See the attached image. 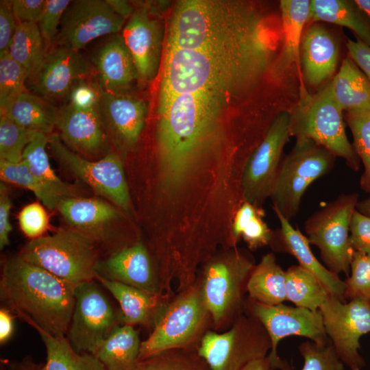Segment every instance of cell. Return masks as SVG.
<instances>
[{
    "mask_svg": "<svg viewBox=\"0 0 370 370\" xmlns=\"http://www.w3.org/2000/svg\"><path fill=\"white\" fill-rule=\"evenodd\" d=\"M230 98L210 92L184 93L158 103L157 153L160 183L179 193L217 143Z\"/></svg>",
    "mask_w": 370,
    "mask_h": 370,
    "instance_id": "cell-1",
    "label": "cell"
},
{
    "mask_svg": "<svg viewBox=\"0 0 370 370\" xmlns=\"http://www.w3.org/2000/svg\"><path fill=\"white\" fill-rule=\"evenodd\" d=\"M282 36L276 33L225 50L165 47L158 103L184 93L238 96L270 73Z\"/></svg>",
    "mask_w": 370,
    "mask_h": 370,
    "instance_id": "cell-2",
    "label": "cell"
},
{
    "mask_svg": "<svg viewBox=\"0 0 370 370\" xmlns=\"http://www.w3.org/2000/svg\"><path fill=\"white\" fill-rule=\"evenodd\" d=\"M281 29L241 1L184 0L173 11L165 47L225 50L265 38Z\"/></svg>",
    "mask_w": 370,
    "mask_h": 370,
    "instance_id": "cell-3",
    "label": "cell"
},
{
    "mask_svg": "<svg viewBox=\"0 0 370 370\" xmlns=\"http://www.w3.org/2000/svg\"><path fill=\"white\" fill-rule=\"evenodd\" d=\"M75 287L19 255L3 262L0 279L3 307L36 330L53 336L66 335Z\"/></svg>",
    "mask_w": 370,
    "mask_h": 370,
    "instance_id": "cell-4",
    "label": "cell"
},
{
    "mask_svg": "<svg viewBox=\"0 0 370 370\" xmlns=\"http://www.w3.org/2000/svg\"><path fill=\"white\" fill-rule=\"evenodd\" d=\"M256 265L248 251L235 247L214 254L197 275L214 331L228 329L244 314L247 284Z\"/></svg>",
    "mask_w": 370,
    "mask_h": 370,
    "instance_id": "cell-5",
    "label": "cell"
},
{
    "mask_svg": "<svg viewBox=\"0 0 370 370\" xmlns=\"http://www.w3.org/2000/svg\"><path fill=\"white\" fill-rule=\"evenodd\" d=\"M18 255L76 286L96 280L101 252L90 235L71 227L30 240Z\"/></svg>",
    "mask_w": 370,
    "mask_h": 370,
    "instance_id": "cell-6",
    "label": "cell"
},
{
    "mask_svg": "<svg viewBox=\"0 0 370 370\" xmlns=\"http://www.w3.org/2000/svg\"><path fill=\"white\" fill-rule=\"evenodd\" d=\"M212 328L197 278L193 286L169 301L149 336L141 341L138 360L171 349H197Z\"/></svg>",
    "mask_w": 370,
    "mask_h": 370,
    "instance_id": "cell-7",
    "label": "cell"
},
{
    "mask_svg": "<svg viewBox=\"0 0 370 370\" xmlns=\"http://www.w3.org/2000/svg\"><path fill=\"white\" fill-rule=\"evenodd\" d=\"M290 115L291 136L311 140L343 158L350 169H359L360 159L345 132L343 110L335 101L329 83L317 94L301 100Z\"/></svg>",
    "mask_w": 370,
    "mask_h": 370,
    "instance_id": "cell-8",
    "label": "cell"
},
{
    "mask_svg": "<svg viewBox=\"0 0 370 370\" xmlns=\"http://www.w3.org/2000/svg\"><path fill=\"white\" fill-rule=\"evenodd\" d=\"M271 348L262 323L244 313L224 332L208 330L197 352L210 370H241L251 361L267 357Z\"/></svg>",
    "mask_w": 370,
    "mask_h": 370,
    "instance_id": "cell-9",
    "label": "cell"
},
{
    "mask_svg": "<svg viewBox=\"0 0 370 370\" xmlns=\"http://www.w3.org/2000/svg\"><path fill=\"white\" fill-rule=\"evenodd\" d=\"M335 156L309 139H296L291 152L282 161L271 198L273 209L288 221L297 215L308 186L328 173Z\"/></svg>",
    "mask_w": 370,
    "mask_h": 370,
    "instance_id": "cell-10",
    "label": "cell"
},
{
    "mask_svg": "<svg viewBox=\"0 0 370 370\" xmlns=\"http://www.w3.org/2000/svg\"><path fill=\"white\" fill-rule=\"evenodd\" d=\"M358 194L339 195L305 222L304 230L310 244L319 249L325 267L336 275L350 273L354 250L349 243V225L356 209Z\"/></svg>",
    "mask_w": 370,
    "mask_h": 370,
    "instance_id": "cell-11",
    "label": "cell"
},
{
    "mask_svg": "<svg viewBox=\"0 0 370 370\" xmlns=\"http://www.w3.org/2000/svg\"><path fill=\"white\" fill-rule=\"evenodd\" d=\"M244 313L258 319L266 330L271 343L268 358L273 369L292 370L289 363L280 358L277 352L280 341L290 336L308 338L317 344L330 342L319 310L290 306L282 304H263L247 297Z\"/></svg>",
    "mask_w": 370,
    "mask_h": 370,
    "instance_id": "cell-12",
    "label": "cell"
},
{
    "mask_svg": "<svg viewBox=\"0 0 370 370\" xmlns=\"http://www.w3.org/2000/svg\"><path fill=\"white\" fill-rule=\"evenodd\" d=\"M119 325H123L121 310L114 308L95 280L76 286L75 305L66 334L76 351L94 355Z\"/></svg>",
    "mask_w": 370,
    "mask_h": 370,
    "instance_id": "cell-13",
    "label": "cell"
},
{
    "mask_svg": "<svg viewBox=\"0 0 370 370\" xmlns=\"http://www.w3.org/2000/svg\"><path fill=\"white\" fill-rule=\"evenodd\" d=\"M290 118L288 111L279 113L246 161L241 180L245 201L260 207L267 197H271L282 161L283 149L291 136Z\"/></svg>",
    "mask_w": 370,
    "mask_h": 370,
    "instance_id": "cell-14",
    "label": "cell"
},
{
    "mask_svg": "<svg viewBox=\"0 0 370 370\" xmlns=\"http://www.w3.org/2000/svg\"><path fill=\"white\" fill-rule=\"evenodd\" d=\"M49 144L54 156L74 175L122 210L130 212L129 188L117 154L110 153L97 161H90L68 147L58 134L50 135Z\"/></svg>",
    "mask_w": 370,
    "mask_h": 370,
    "instance_id": "cell-15",
    "label": "cell"
},
{
    "mask_svg": "<svg viewBox=\"0 0 370 370\" xmlns=\"http://www.w3.org/2000/svg\"><path fill=\"white\" fill-rule=\"evenodd\" d=\"M319 310L341 360L351 369H362L365 362L359 353L360 339L370 334V304L359 298L342 301L330 295Z\"/></svg>",
    "mask_w": 370,
    "mask_h": 370,
    "instance_id": "cell-16",
    "label": "cell"
},
{
    "mask_svg": "<svg viewBox=\"0 0 370 370\" xmlns=\"http://www.w3.org/2000/svg\"><path fill=\"white\" fill-rule=\"evenodd\" d=\"M125 18L116 14L106 1H71L65 10L54 45L76 51L93 40L123 29Z\"/></svg>",
    "mask_w": 370,
    "mask_h": 370,
    "instance_id": "cell-17",
    "label": "cell"
},
{
    "mask_svg": "<svg viewBox=\"0 0 370 370\" xmlns=\"http://www.w3.org/2000/svg\"><path fill=\"white\" fill-rule=\"evenodd\" d=\"M94 73L93 65L88 63L79 51L54 45L47 53L32 84L45 99L60 100L69 97L75 85Z\"/></svg>",
    "mask_w": 370,
    "mask_h": 370,
    "instance_id": "cell-18",
    "label": "cell"
},
{
    "mask_svg": "<svg viewBox=\"0 0 370 370\" xmlns=\"http://www.w3.org/2000/svg\"><path fill=\"white\" fill-rule=\"evenodd\" d=\"M97 278L118 282L152 294H163L158 269L141 241L100 260Z\"/></svg>",
    "mask_w": 370,
    "mask_h": 370,
    "instance_id": "cell-19",
    "label": "cell"
},
{
    "mask_svg": "<svg viewBox=\"0 0 370 370\" xmlns=\"http://www.w3.org/2000/svg\"><path fill=\"white\" fill-rule=\"evenodd\" d=\"M123 40L132 56L138 79L149 81L159 67L162 29L147 8H136L122 29Z\"/></svg>",
    "mask_w": 370,
    "mask_h": 370,
    "instance_id": "cell-20",
    "label": "cell"
},
{
    "mask_svg": "<svg viewBox=\"0 0 370 370\" xmlns=\"http://www.w3.org/2000/svg\"><path fill=\"white\" fill-rule=\"evenodd\" d=\"M98 110L105 130L115 143L130 147L138 142L147 114L145 101L128 94L116 95L99 88Z\"/></svg>",
    "mask_w": 370,
    "mask_h": 370,
    "instance_id": "cell-21",
    "label": "cell"
},
{
    "mask_svg": "<svg viewBox=\"0 0 370 370\" xmlns=\"http://www.w3.org/2000/svg\"><path fill=\"white\" fill-rule=\"evenodd\" d=\"M56 208L71 227L95 239L101 254L103 247L107 248L108 256L119 250L104 230L121 217V213L116 207L97 198L73 197L61 199Z\"/></svg>",
    "mask_w": 370,
    "mask_h": 370,
    "instance_id": "cell-22",
    "label": "cell"
},
{
    "mask_svg": "<svg viewBox=\"0 0 370 370\" xmlns=\"http://www.w3.org/2000/svg\"><path fill=\"white\" fill-rule=\"evenodd\" d=\"M280 223V229L274 233L271 243L273 249L293 256L304 269L312 273L325 286L331 296L345 301L346 285L338 275L323 265L312 253L305 235L295 229L282 214L273 209Z\"/></svg>",
    "mask_w": 370,
    "mask_h": 370,
    "instance_id": "cell-23",
    "label": "cell"
},
{
    "mask_svg": "<svg viewBox=\"0 0 370 370\" xmlns=\"http://www.w3.org/2000/svg\"><path fill=\"white\" fill-rule=\"evenodd\" d=\"M56 127L61 140L73 151L95 154L104 147L106 136L98 104L90 108L65 104L59 108Z\"/></svg>",
    "mask_w": 370,
    "mask_h": 370,
    "instance_id": "cell-24",
    "label": "cell"
},
{
    "mask_svg": "<svg viewBox=\"0 0 370 370\" xmlns=\"http://www.w3.org/2000/svg\"><path fill=\"white\" fill-rule=\"evenodd\" d=\"M338 61V42L329 29L319 23L308 25L301 42L302 76L312 86L331 78Z\"/></svg>",
    "mask_w": 370,
    "mask_h": 370,
    "instance_id": "cell-25",
    "label": "cell"
},
{
    "mask_svg": "<svg viewBox=\"0 0 370 370\" xmlns=\"http://www.w3.org/2000/svg\"><path fill=\"white\" fill-rule=\"evenodd\" d=\"M98 86L103 91L128 94L138 79L132 56L121 35H111L97 50L92 58Z\"/></svg>",
    "mask_w": 370,
    "mask_h": 370,
    "instance_id": "cell-26",
    "label": "cell"
},
{
    "mask_svg": "<svg viewBox=\"0 0 370 370\" xmlns=\"http://www.w3.org/2000/svg\"><path fill=\"white\" fill-rule=\"evenodd\" d=\"M309 0H282L280 2L282 38L280 49L270 71L273 79H281L291 69L300 73V49L308 25Z\"/></svg>",
    "mask_w": 370,
    "mask_h": 370,
    "instance_id": "cell-27",
    "label": "cell"
},
{
    "mask_svg": "<svg viewBox=\"0 0 370 370\" xmlns=\"http://www.w3.org/2000/svg\"><path fill=\"white\" fill-rule=\"evenodd\" d=\"M96 280L119 302L122 323L125 325H140L151 330L169 301L174 297L165 294H152L101 278H97Z\"/></svg>",
    "mask_w": 370,
    "mask_h": 370,
    "instance_id": "cell-28",
    "label": "cell"
},
{
    "mask_svg": "<svg viewBox=\"0 0 370 370\" xmlns=\"http://www.w3.org/2000/svg\"><path fill=\"white\" fill-rule=\"evenodd\" d=\"M1 116L30 131L51 134L58 120L59 109L48 100L29 92H21L0 106Z\"/></svg>",
    "mask_w": 370,
    "mask_h": 370,
    "instance_id": "cell-29",
    "label": "cell"
},
{
    "mask_svg": "<svg viewBox=\"0 0 370 370\" xmlns=\"http://www.w3.org/2000/svg\"><path fill=\"white\" fill-rule=\"evenodd\" d=\"M319 22L347 27L370 47V20L355 0L310 1L308 25Z\"/></svg>",
    "mask_w": 370,
    "mask_h": 370,
    "instance_id": "cell-30",
    "label": "cell"
},
{
    "mask_svg": "<svg viewBox=\"0 0 370 370\" xmlns=\"http://www.w3.org/2000/svg\"><path fill=\"white\" fill-rule=\"evenodd\" d=\"M329 84L343 112L370 110V81L349 57L342 61Z\"/></svg>",
    "mask_w": 370,
    "mask_h": 370,
    "instance_id": "cell-31",
    "label": "cell"
},
{
    "mask_svg": "<svg viewBox=\"0 0 370 370\" xmlns=\"http://www.w3.org/2000/svg\"><path fill=\"white\" fill-rule=\"evenodd\" d=\"M141 341L134 326L117 325L101 343L94 354L106 370H134Z\"/></svg>",
    "mask_w": 370,
    "mask_h": 370,
    "instance_id": "cell-32",
    "label": "cell"
},
{
    "mask_svg": "<svg viewBox=\"0 0 370 370\" xmlns=\"http://www.w3.org/2000/svg\"><path fill=\"white\" fill-rule=\"evenodd\" d=\"M285 280V271L277 263L274 254H266L249 277L247 297L269 306L282 304L286 300Z\"/></svg>",
    "mask_w": 370,
    "mask_h": 370,
    "instance_id": "cell-33",
    "label": "cell"
},
{
    "mask_svg": "<svg viewBox=\"0 0 370 370\" xmlns=\"http://www.w3.org/2000/svg\"><path fill=\"white\" fill-rule=\"evenodd\" d=\"M10 56L24 69L31 82L39 73L48 53L38 25L17 23L8 50Z\"/></svg>",
    "mask_w": 370,
    "mask_h": 370,
    "instance_id": "cell-34",
    "label": "cell"
},
{
    "mask_svg": "<svg viewBox=\"0 0 370 370\" xmlns=\"http://www.w3.org/2000/svg\"><path fill=\"white\" fill-rule=\"evenodd\" d=\"M46 350V362L41 370H106L93 354L78 352L66 336H53L36 330Z\"/></svg>",
    "mask_w": 370,
    "mask_h": 370,
    "instance_id": "cell-35",
    "label": "cell"
},
{
    "mask_svg": "<svg viewBox=\"0 0 370 370\" xmlns=\"http://www.w3.org/2000/svg\"><path fill=\"white\" fill-rule=\"evenodd\" d=\"M48 143L49 136L38 132L23 151L21 160L27 164L41 184L60 200L77 197L76 190L61 180L51 167L46 151Z\"/></svg>",
    "mask_w": 370,
    "mask_h": 370,
    "instance_id": "cell-36",
    "label": "cell"
},
{
    "mask_svg": "<svg viewBox=\"0 0 370 370\" xmlns=\"http://www.w3.org/2000/svg\"><path fill=\"white\" fill-rule=\"evenodd\" d=\"M285 278L286 300L295 306L317 311L330 295L320 281L299 264L289 267Z\"/></svg>",
    "mask_w": 370,
    "mask_h": 370,
    "instance_id": "cell-37",
    "label": "cell"
},
{
    "mask_svg": "<svg viewBox=\"0 0 370 370\" xmlns=\"http://www.w3.org/2000/svg\"><path fill=\"white\" fill-rule=\"evenodd\" d=\"M264 210L244 201L238 209L232 227V239L235 244L241 237L250 250L271 245L274 232L263 220Z\"/></svg>",
    "mask_w": 370,
    "mask_h": 370,
    "instance_id": "cell-38",
    "label": "cell"
},
{
    "mask_svg": "<svg viewBox=\"0 0 370 370\" xmlns=\"http://www.w3.org/2000/svg\"><path fill=\"white\" fill-rule=\"evenodd\" d=\"M134 370H210L197 349H171L139 360Z\"/></svg>",
    "mask_w": 370,
    "mask_h": 370,
    "instance_id": "cell-39",
    "label": "cell"
},
{
    "mask_svg": "<svg viewBox=\"0 0 370 370\" xmlns=\"http://www.w3.org/2000/svg\"><path fill=\"white\" fill-rule=\"evenodd\" d=\"M345 120L353 136L354 151L364 166L360 186L370 194V110L347 111Z\"/></svg>",
    "mask_w": 370,
    "mask_h": 370,
    "instance_id": "cell-40",
    "label": "cell"
},
{
    "mask_svg": "<svg viewBox=\"0 0 370 370\" xmlns=\"http://www.w3.org/2000/svg\"><path fill=\"white\" fill-rule=\"evenodd\" d=\"M0 175L3 181L32 191L49 210L57 208L60 199L41 184L23 160L12 163L0 160Z\"/></svg>",
    "mask_w": 370,
    "mask_h": 370,
    "instance_id": "cell-41",
    "label": "cell"
},
{
    "mask_svg": "<svg viewBox=\"0 0 370 370\" xmlns=\"http://www.w3.org/2000/svg\"><path fill=\"white\" fill-rule=\"evenodd\" d=\"M38 132L27 130L4 116L0 117V160L21 161L25 147Z\"/></svg>",
    "mask_w": 370,
    "mask_h": 370,
    "instance_id": "cell-42",
    "label": "cell"
},
{
    "mask_svg": "<svg viewBox=\"0 0 370 370\" xmlns=\"http://www.w3.org/2000/svg\"><path fill=\"white\" fill-rule=\"evenodd\" d=\"M299 352L304 358L301 370H344V363L331 341L324 345L312 341L302 342Z\"/></svg>",
    "mask_w": 370,
    "mask_h": 370,
    "instance_id": "cell-43",
    "label": "cell"
},
{
    "mask_svg": "<svg viewBox=\"0 0 370 370\" xmlns=\"http://www.w3.org/2000/svg\"><path fill=\"white\" fill-rule=\"evenodd\" d=\"M344 281L345 300L359 298L370 304V256L354 251L350 273Z\"/></svg>",
    "mask_w": 370,
    "mask_h": 370,
    "instance_id": "cell-44",
    "label": "cell"
},
{
    "mask_svg": "<svg viewBox=\"0 0 370 370\" xmlns=\"http://www.w3.org/2000/svg\"><path fill=\"white\" fill-rule=\"evenodd\" d=\"M26 79L24 69L8 51L0 53V106L28 90L25 86Z\"/></svg>",
    "mask_w": 370,
    "mask_h": 370,
    "instance_id": "cell-45",
    "label": "cell"
},
{
    "mask_svg": "<svg viewBox=\"0 0 370 370\" xmlns=\"http://www.w3.org/2000/svg\"><path fill=\"white\" fill-rule=\"evenodd\" d=\"M69 0H46L39 21V29L47 51L54 46L63 14L71 3Z\"/></svg>",
    "mask_w": 370,
    "mask_h": 370,
    "instance_id": "cell-46",
    "label": "cell"
},
{
    "mask_svg": "<svg viewBox=\"0 0 370 370\" xmlns=\"http://www.w3.org/2000/svg\"><path fill=\"white\" fill-rule=\"evenodd\" d=\"M18 223L23 232L32 239L42 236L49 226V217L38 203L25 206L18 214Z\"/></svg>",
    "mask_w": 370,
    "mask_h": 370,
    "instance_id": "cell-47",
    "label": "cell"
},
{
    "mask_svg": "<svg viewBox=\"0 0 370 370\" xmlns=\"http://www.w3.org/2000/svg\"><path fill=\"white\" fill-rule=\"evenodd\" d=\"M349 243L354 251L370 256V217L356 209L350 222Z\"/></svg>",
    "mask_w": 370,
    "mask_h": 370,
    "instance_id": "cell-48",
    "label": "cell"
},
{
    "mask_svg": "<svg viewBox=\"0 0 370 370\" xmlns=\"http://www.w3.org/2000/svg\"><path fill=\"white\" fill-rule=\"evenodd\" d=\"M46 0H14L12 8L17 23H38Z\"/></svg>",
    "mask_w": 370,
    "mask_h": 370,
    "instance_id": "cell-49",
    "label": "cell"
},
{
    "mask_svg": "<svg viewBox=\"0 0 370 370\" xmlns=\"http://www.w3.org/2000/svg\"><path fill=\"white\" fill-rule=\"evenodd\" d=\"M99 88L86 80L74 86L69 95V103L79 108H90L97 106Z\"/></svg>",
    "mask_w": 370,
    "mask_h": 370,
    "instance_id": "cell-50",
    "label": "cell"
},
{
    "mask_svg": "<svg viewBox=\"0 0 370 370\" xmlns=\"http://www.w3.org/2000/svg\"><path fill=\"white\" fill-rule=\"evenodd\" d=\"M17 21L12 8V1L0 3V53L8 51L14 34Z\"/></svg>",
    "mask_w": 370,
    "mask_h": 370,
    "instance_id": "cell-51",
    "label": "cell"
},
{
    "mask_svg": "<svg viewBox=\"0 0 370 370\" xmlns=\"http://www.w3.org/2000/svg\"><path fill=\"white\" fill-rule=\"evenodd\" d=\"M11 201L8 190L4 183L0 184V249H3L10 244L9 236L12 230L10 223Z\"/></svg>",
    "mask_w": 370,
    "mask_h": 370,
    "instance_id": "cell-52",
    "label": "cell"
},
{
    "mask_svg": "<svg viewBox=\"0 0 370 370\" xmlns=\"http://www.w3.org/2000/svg\"><path fill=\"white\" fill-rule=\"evenodd\" d=\"M346 46L348 57L370 81V47L357 38L348 39Z\"/></svg>",
    "mask_w": 370,
    "mask_h": 370,
    "instance_id": "cell-53",
    "label": "cell"
},
{
    "mask_svg": "<svg viewBox=\"0 0 370 370\" xmlns=\"http://www.w3.org/2000/svg\"><path fill=\"white\" fill-rule=\"evenodd\" d=\"M16 317L8 308L0 309V343L3 345L12 337L14 332V319Z\"/></svg>",
    "mask_w": 370,
    "mask_h": 370,
    "instance_id": "cell-54",
    "label": "cell"
},
{
    "mask_svg": "<svg viewBox=\"0 0 370 370\" xmlns=\"http://www.w3.org/2000/svg\"><path fill=\"white\" fill-rule=\"evenodd\" d=\"M3 364L5 370H41L42 366V363L36 362L29 356L20 360H7Z\"/></svg>",
    "mask_w": 370,
    "mask_h": 370,
    "instance_id": "cell-55",
    "label": "cell"
},
{
    "mask_svg": "<svg viewBox=\"0 0 370 370\" xmlns=\"http://www.w3.org/2000/svg\"><path fill=\"white\" fill-rule=\"evenodd\" d=\"M113 11L123 18H130L134 13L135 8L126 1L106 0Z\"/></svg>",
    "mask_w": 370,
    "mask_h": 370,
    "instance_id": "cell-56",
    "label": "cell"
},
{
    "mask_svg": "<svg viewBox=\"0 0 370 370\" xmlns=\"http://www.w3.org/2000/svg\"><path fill=\"white\" fill-rule=\"evenodd\" d=\"M241 370H273L268 357L251 361Z\"/></svg>",
    "mask_w": 370,
    "mask_h": 370,
    "instance_id": "cell-57",
    "label": "cell"
},
{
    "mask_svg": "<svg viewBox=\"0 0 370 370\" xmlns=\"http://www.w3.org/2000/svg\"><path fill=\"white\" fill-rule=\"evenodd\" d=\"M356 210L362 214L370 217V196L362 201H358Z\"/></svg>",
    "mask_w": 370,
    "mask_h": 370,
    "instance_id": "cell-58",
    "label": "cell"
},
{
    "mask_svg": "<svg viewBox=\"0 0 370 370\" xmlns=\"http://www.w3.org/2000/svg\"><path fill=\"white\" fill-rule=\"evenodd\" d=\"M355 1L370 20V0H355Z\"/></svg>",
    "mask_w": 370,
    "mask_h": 370,
    "instance_id": "cell-59",
    "label": "cell"
},
{
    "mask_svg": "<svg viewBox=\"0 0 370 370\" xmlns=\"http://www.w3.org/2000/svg\"><path fill=\"white\" fill-rule=\"evenodd\" d=\"M351 370H362L361 369H351Z\"/></svg>",
    "mask_w": 370,
    "mask_h": 370,
    "instance_id": "cell-60",
    "label": "cell"
},
{
    "mask_svg": "<svg viewBox=\"0 0 370 370\" xmlns=\"http://www.w3.org/2000/svg\"><path fill=\"white\" fill-rule=\"evenodd\" d=\"M1 370H5V369L4 368V367H1Z\"/></svg>",
    "mask_w": 370,
    "mask_h": 370,
    "instance_id": "cell-61",
    "label": "cell"
}]
</instances>
